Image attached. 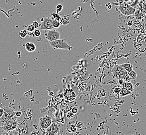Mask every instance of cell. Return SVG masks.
Listing matches in <instances>:
<instances>
[{
	"mask_svg": "<svg viewBox=\"0 0 146 135\" xmlns=\"http://www.w3.org/2000/svg\"><path fill=\"white\" fill-rule=\"evenodd\" d=\"M50 46L53 47L54 50L61 49V50H71L72 49V47L68 45L66 40L65 38L58 39L54 41L49 42Z\"/></svg>",
	"mask_w": 146,
	"mask_h": 135,
	"instance_id": "1",
	"label": "cell"
},
{
	"mask_svg": "<svg viewBox=\"0 0 146 135\" xmlns=\"http://www.w3.org/2000/svg\"><path fill=\"white\" fill-rule=\"evenodd\" d=\"M44 35L45 38L48 42L54 41L60 38V33L55 29L46 30Z\"/></svg>",
	"mask_w": 146,
	"mask_h": 135,
	"instance_id": "2",
	"label": "cell"
},
{
	"mask_svg": "<svg viewBox=\"0 0 146 135\" xmlns=\"http://www.w3.org/2000/svg\"><path fill=\"white\" fill-rule=\"evenodd\" d=\"M52 124V118L49 115H45L39 119V126L41 129L46 130Z\"/></svg>",
	"mask_w": 146,
	"mask_h": 135,
	"instance_id": "3",
	"label": "cell"
},
{
	"mask_svg": "<svg viewBox=\"0 0 146 135\" xmlns=\"http://www.w3.org/2000/svg\"><path fill=\"white\" fill-rule=\"evenodd\" d=\"M41 24H40V29L41 30L53 29L52 19L50 17H43L41 19Z\"/></svg>",
	"mask_w": 146,
	"mask_h": 135,
	"instance_id": "4",
	"label": "cell"
},
{
	"mask_svg": "<svg viewBox=\"0 0 146 135\" xmlns=\"http://www.w3.org/2000/svg\"><path fill=\"white\" fill-rule=\"evenodd\" d=\"M64 98L69 101H73L76 97V94L72 89H66L64 91Z\"/></svg>",
	"mask_w": 146,
	"mask_h": 135,
	"instance_id": "5",
	"label": "cell"
},
{
	"mask_svg": "<svg viewBox=\"0 0 146 135\" xmlns=\"http://www.w3.org/2000/svg\"><path fill=\"white\" fill-rule=\"evenodd\" d=\"M47 133L48 135H55L58 132L59 128L56 124H52L47 129H46Z\"/></svg>",
	"mask_w": 146,
	"mask_h": 135,
	"instance_id": "6",
	"label": "cell"
},
{
	"mask_svg": "<svg viewBox=\"0 0 146 135\" xmlns=\"http://www.w3.org/2000/svg\"><path fill=\"white\" fill-rule=\"evenodd\" d=\"M76 123L74 121H70L67 125V129L68 132H76Z\"/></svg>",
	"mask_w": 146,
	"mask_h": 135,
	"instance_id": "7",
	"label": "cell"
},
{
	"mask_svg": "<svg viewBox=\"0 0 146 135\" xmlns=\"http://www.w3.org/2000/svg\"><path fill=\"white\" fill-rule=\"evenodd\" d=\"M118 79H124L126 77V76H127V71L124 70L123 68L120 70L115 75Z\"/></svg>",
	"mask_w": 146,
	"mask_h": 135,
	"instance_id": "8",
	"label": "cell"
},
{
	"mask_svg": "<svg viewBox=\"0 0 146 135\" xmlns=\"http://www.w3.org/2000/svg\"><path fill=\"white\" fill-rule=\"evenodd\" d=\"M25 48L29 52H33L36 50V46L35 44L31 42H27L25 45Z\"/></svg>",
	"mask_w": 146,
	"mask_h": 135,
	"instance_id": "9",
	"label": "cell"
},
{
	"mask_svg": "<svg viewBox=\"0 0 146 135\" xmlns=\"http://www.w3.org/2000/svg\"><path fill=\"white\" fill-rule=\"evenodd\" d=\"M16 126H17L16 122L11 120V121L9 122L6 124V126L4 127V129L7 130H11L16 128Z\"/></svg>",
	"mask_w": 146,
	"mask_h": 135,
	"instance_id": "10",
	"label": "cell"
},
{
	"mask_svg": "<svg viewBox=\"0 0 146 135\" xmlns=\"http://www.w3.org/2000/svg\"><path fill=\"white\" fill-rule=\"evenodd\" d=\"M122 87H124V88L127 89L130 91H133V89H134L133 85L130 82L123 83Z\"/></svg>",
	"mask_w": 146,
	"mask_h": 135,
	"instance_id": "11",
	"label": "cell"
},
{
	"mask_svg": "<svg viewBox=\"0 0 146 135\" xmlns=\"http://www.w3.org/2000/svg\"><path fill=\"white\" fill-rule=\"evenodd\" d=\"M61 24L63 25H66L70 22L69 21V17L68 16H64L63 17L61 18V19L60 21Z\"/></svg>",
	"mask_w": 146,
	"mask_h": 135,
	"instance_id": "12",
	"label": "cell"
},
{
	"mask_svg": "<svg viewBox=\"0 0 146 135\" xmlns=\"http://www.w3.org/2000/svg\"><path fill=\"white\" fill-rule=\"evenodd\" d=\"M52 19V24H53V28L54 29H57L60 27V26L62 25L60 24V21H58L57 19H53L52 18H51Z\"/></svg>",
	"mask_w": 146,
	"mask_h": 135,
	"instance_id": "13",
	"label": "cell"
},
{
	"mask_svg": "<svg viewBox=\"0 0 146 135\" xmlns=\"http://www.w3.org/2000/svg\"><path fill=\"white\" fill-rule=\"evenodd\" d=\"M121 67L123 68L124 70H125L127 72H131V71L133 70V68H132V66L131 64H125L121 66Z\"/></svg>",
	"mask_w": 146,
	"mask_h": 135,
	"instance_id": "14",
	"label": "cell"
},
{
	"mask_svg": "<svg viewBox=\"0 0 146 135\" xmlns=\"http://www.w3.org/2000/svg\"><path fill=\"white\" fill-rule=\"evenodd\" d=\"M28 35V32L26 30H23L20 31L19 32V35L21 38H26L27 35Z\"/></svg>",
	"mask_w": 146,
	"mask_h": 135,
	"instance_id": "15",
	"label": "cell"
},
{
	"mask_svg": "<svg viewBox=\"0 0 146 135\" xmlns=\"http://www.w3.org/2000/svg\"><path fill=\"white\" fill-rule=\"evenodd\" d=\"M41 33L40 30L39 29H36L35 30L32 36H33V37H39V36L41 35Z\"/></svg>",
	"mask_w": 146,
	"mask_h": 135,
	"instance_id": "16",
	"label": "cell"
},
{
	"mask_svg": "<svg viewBox=\"0 0 146 135\" xmlns=\"http://www.w3.org/2000/svg\"><path fill=\"white\" fill-rule=\"evenodd\" d=\"M62 9H63V6L60 4H59L56 7V13L57 14H58L59 13L62 11Z\"/></svg>",
	"mask_w": 146,
	"mask_h": 135,
	"instance_id": "17",
	"label": "cell"
},
{
	"mask_svg": "<svg viewBox=\"0 0 146 135\" xmlns=\"http://www.w3.org/2000/svg\"><path fill=\"white\" fill-rule=\"evenodd\" d=\"M131 93V91H129L127 89L123 87L122 88V94L123 96H126L127 95L130 94Z\"/></svg>",
	"mask_w": 146,
	"mask_h": 135,
	"instance_id": "18",
	"label": "cell"
},
{
	"mask_svg": "<svg viewBox=\"0 0 146 135\" xmlns=\"http://www.w3.org/2000/svg\"><path fill=\"white\" fill-rule=\"evenodd\" d=\"M35 30V29L34 26H33V25L30 24L27 26L26 30L27 31V32H33Z\"/></svg>",
	"mask_w": 146,
	"mask_h": 135,
	"instance_id": "19",
	"label": "cell"
},
{
	"mask_svg": "<svg viewBox=\"0 0 146 135\" xmlns=\"http://www.w3.org/2000/svg\"><path fill=\"white\" fill-rule=\"evenodd\" d=\"M51 15L53 16L52 18L53 19H57L58 21H60L61 17L58 15V14H57V13H52V14H51Z\"/></svg>",
	"mask_w": 146,
	"mask_h": 135,
	"instance_id": "20",
	"label": "cell"
},
{
	"mask_svg": "<svg viewBox=\"0 0 146 135\" xmlns=\"http://www.w3.org/2000/svg\"><path fill=\"white\" fill-rule=\"evenodd\" d=\"M136 72H135L134 71L132 70L131 72H130V73H129V77L130 78L132 79H134L136 77Z\"/></svg>",
	"mask_w": 146,
	"mask_h": 135,
	"instance_id": "21",
	"label": "cell"
},
{
	"mask_svg": "<svg viewBox=\"0 0 146 135\" xmlns=\"http://www.w3.org/2000/svg\"><path fill=\"white\" fill-rule=\"evenodd\" d=\"M32 24L33 25V26H34L35 29H38V28L40 27V24H38V22L37 21H33Z\"/></svg>",
	"mask_w": 146,
	"mask_h": 135,
	"instance_id": "22",
	"label": "cell"
},
{
	"mask_svg": "<svg viewBox=\"0 0 146 135\" xmlns=\"http://www.w3.org/2000/svg\"><path fill=\"white\" fill-rule=\"evenodd\" d=\"M71 112L74 114H76L78 112V108L77 107H74L71 110Z\"/></svg>",
	"mask_w": 146,
	"mask_h": 135,
	"instance_id": "23",
	"label": "cell"
},
{
	"mask_svg": "<svg viewBox=\"0 0 146 135\" xmlns=\"http://www.w3.org/2000/svg\"><path fill=\"white\" fill-rule=\"evenodd\" d=\"M84 124L82 123V122H79L78 123L76 124V127L78 128H81L83 126Z\"/></svg>",
	"mask_w": 146,
	"mask_h": 135,
	"instance_id": "24",
	"label": "cell"
},
{
	"mask_svg": "<svg viewBox=\"0 0 146 135\" xmlns=\"http://www.w3.org/2000/svg\"><path fill=\"white\" fill-rule=\"evenodd\" d=\"M73 116H74V114L72 113V112H69V113H68L67 117L69 118V119H71V118H73Z\"/></svg>",
	"mask_w": 146,
	"mask_h": 135,
	"instance_id": "25",
	"label": "cell"
},
{
	"mask_svg": "<svg viewBox=\"0 0 146 135\" xmlns=\"http://www.w3.org/2000/svg\"><path fill=\"white\" fill-rule=\"evenodd\" d=\"M125 79L126 82H130V81H131V79L130 78V77H129V76H126V77L125 78Z\"/></svg>",
	"mask_w": 146,
	"mask_h": 135,
	"instance_id": "26",
	"label": "cell"
},
{
	"mask_svg": "<svg viewBox=\"0 0 146 135\" xmlns=\"http://www.w3.org/2000/svg\"><path fill=\"white\" fill-rule=\"evenodd\" d=\"M3 114V109H0V117H1L2 116Z\"/></svg>",
	"mask_w": 146,
	"mask_h": 135,
	"instance_id": "27",
	"label": "cell"
},
{
	"mask_svg": "<svg viewBox=\"0 0 146 135\" xmlns=\"http://www.w3.org/2000/svg\"><path fill=\"white\" fill-rule=\"evenodd\" d=\"M21 114V112H16V115L17 116H20Z\"/></svg>",
	"mask_w": 146,
	"mask_h": 135,
	"instance_id": "28",
	"label": "cell"
}]
</instances>
